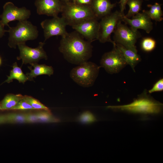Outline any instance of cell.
Returning a JSON list of instances; mask_svg holds the SVG:
<instances>
[{"mask_svg":"<svg viewBox=\"0 0 163 163\" xmlns=\"http://www.w3.org/2000/svg\"><path fill=\"white\" fill-rule=\"evenodd\" d=\"M6 32H8V30L4 29V27L2 25L0 21V38L3 37Z\"/></svg>","mask_w":163,"mask_h":163,"instance_id":"cell-32","label":"cell"},{"mask_svg":"<svg viewBox=\"0 0 163 163\" xmlns=\"http://www.w3.org/2000/svg\"><path fill=\"white\" fill-rule=\"evenodd\" d=\"M31 15L30 11L25 7L18 8L12 2L6 3L3 6V11L0 15V22L2 25L10 27L11 21L27 20Z\"/></svg>","mask_w":163,"mask_h":163,"instance_id":"cell-9","label":"cell"},{"mask_svg":"<svg viewBox=\"0 0 163 163\" xmlns=\"http://www.w3.org/2000/svg\"><path fill=\"white\" fill-rule=\"evenodd\" d=\"M2 62V60L1 57L0 56V66L1 65Z\"/></svg>","mask_w":163,"mask_h":163,"instance_id":"cell-34","label":"cell"},{"mask_svg":"<svg viewBox=\"0 0 163 163\" xmlns=\"http://www.w3.org/2000/svg\"><path fill=\"white\" fill-rule=\"evenodd\" d=\"M78 120L82 123L88 124L94 122L96 119L92 113L90 111H86L81 114Z\"/></svg>","mask_w":163,"mask_h":163,"instance_id":"cell-26","label":"cell"},{"mask_svg":"<svg viewBox=\"0 0 163 163\" xmlns=\"http://www.w3.org/2000/svg\"><path fill=\"white\" fill-rule=\"evenodd\" d=\"M24 97V96H23ZM34 109L31 105L23 98L11 110H26Z\"/></svg>","mask_w":163,"mask_h":163,"instance_id":"cell-27","label":"cell"},{"mask_svg":"<svg viewBox=\"0 0 163 163\" xmlns=\"http://www.w3.org/2000/svg\"><path fill=\"white\" fill-rule=\"evenodd\" d=\"M163 90V79L161 78L158 81L148 92L149 94L154 92L161 91Z\"/></svg>","mask_w":163,"mask_h":163,"instance_id":"cell-28","label":"cell"},{"mask_svg":"<svg viewBox=\"0 0 163 163\" xmlns=\"http://www.w3.org/2000/svg\"><path fill=\"white\" fill-rule=\"evenodd\" d=\"M116 5L112 3L110 0H92L90 6L98 19L111 13Z\"/></svg>","mask_w":163,"mask_h":163,"instance_id":"cell-15","label":"cell"},{"mask_svg":"<svg viewBox=\"0 0 163 163\" xmlns=\"http://www.w3.org/2000/svg\"><path fill=\"white\" fill-rule=\"evenodd\" d=\"M121 22L118 23L113 32V41L116 43L137 53L136 43L137 40L142 37L141 33L138 30H133Z\"/></svg>","mask_w":163,"mask_h":163,"instance_id":"cell-6","label":"cell"},{"mask_svg":"<svg viewBox=\"0 0 163 163\" xmlns=\"http://www.w3.org/2000/svg\"><path fill=\"white\" fill-rule=\"evenodd\" d=\"M24 98L33 107L34 109L48 110L49 109L41 103L39 101L29 96L25 95Z\"/></svg>","mask_w":163,"mask_h":163,"instance_id":"cell-25","label":"cell"},{"mask_svg":"<svg viewBox=\"0 0 163 163\" xmlns=\"http://www.w3.org/2000/svg\"><path fill=\"white\" fill-rule=\"evenodd\" d=\"M59 49L67 61L78 65L87 61L92 55L91 43L75 30L62 37Z\"/></svg>","mask_w":163,"mask_h":163,"instance_id":"cell-1","label":"cell"},{"mask_svg":"<svg viewBox=\"0 0 163 163\" xmlns=\"http://www.w3.org/2000/svg\"><path fill=\"white\" fill-rule=\"evenodd\" d=\"M143 0H128L126 5L129 8V10L125 16L130 18L139 13L141 10Z\"/></svg>","mask_w":163,"mask_h":163,"instance_id":"cell-22","label":"cell"},{"mask_svg":"<svg viewBox=\"0 0 163 163\" xmlns=\"http://www.w3.org/2000/svg\"><path fill=\"white\" fill-rule=\"evenodd\" d=\"M44 44V42H40L38 46L35 48L29 47L25 43L18 44L20 55L17 59L22 60V65L37 63L42 59L47 60L48 56L43 48Z\"/></svg>","mask_w":163,"mask_h":163,"instance_id":"cell-10","label":"cell"},{"mask_svg":"<svg viewBox=\"0 0 163 163\" xmlns=\"http://www.w3.org/2000/svg\"><path fill=\"white\" fill-rule=\"evenodd\" d=\"M8 45L15 49L20 44L36 39L38 36L37 27L27 20L18 21L15 27H9Z\"/></svg>","mask_w":163,"mask_h":163,"instance_id":"cell-3","label":"cell"},{"mask_svg":"<svg viewBox=\"0 0 163 163\" xmlns=\"http://www.w3.org/2000/svg\"><path fill=\"white\" fill-rule=\"evenodd\" d=\"M61 13L67 25L71 26L89 19H97L90 5H80L71 1L64 3Z\"/></svg>","mask_w":163,"mask_h":163,"instance_id":"cell-4","label":"cell"},{"mask_svg":"<svg viewBox=\"0 0 163 163\" xmlns=\"http://www.w3.org/2000/svg\"><path fill=\"white\" fill-rule=\"evenodd\" d=\"M63 3H66L70 2V0H60Z\"/></svg>","mask_w":163,"mask_h":163,"instance_id":"cell-33","label":"cell"},{"mask_svg":"<svg viewBox=\"0 0 163 163\" xmlns=\"http://www.w3.org/2000/svg\"></svg>","mask_w":163,"mask_h":163,"instance_id":"cell-37","label":"cell"},{"mask_svg":"<svg viewBox=\"0 0 163 163\" xmlns=\"http://www.w3.org/2000/svg\"><path fill=\"white\" fill-rule=\"evenodd\" d=\"M96 18L88 19L72 26V28L90 43L97 40L99 22Z\"/></svg>","mask_w":163,"mask_h":163,"instance_id":"cell-12","label":"cell"},{"mask_svg":"<svg viewBox=\"0 0 163 163\" xmlns=\"http://www.w3.org/2000/svg\"><path fill=\"white\" fill-rule=\"evenodd\" d=\"M34 4L38 14L53 17L61 12L64 5L60 0H36Z\"/></svg>","mask_w":163,"mask_h":163,"instance_id":"cell-14","label":"cell"},{"mask_svg":"<svg viewBox=\"0 0 163 163\" xmlns=\"http://www.w3.org/2000/svg\"><path fill=\"white\" fill-rule=\"evenodd\" d=\"M37 117L38 122L44 123H57L59 120L52 115L49 110L43 111L36 113Z\"/></svg>","mask_w":163,"mask_h":163,"instance_id":"cell-23","label":"cell"},{"mask_svg":"<svg viewBox=\"0 0 163 163\" xmlns=\"http://www.w3.org/2000/svg\"><path fill=\"white\" fill-rule=\"evenodd\" d=\"M161 5V4L157 2H155L153 5H147V7L150 8V9L145 10L151 20L158 22L163 20V13Z\"/></svg>","mask_w":163,"mask_h":163,"instance_id":"cell-20","label":"cell"},{"mask_svg":"<svg viewBox=\"0 0 163 163\" xmlns=\"http://www.w3.org/2000/svg\"><path fill=\"white\" fill-rule=\"evenodd\" d=\"M128 0H120V11L123 14H124V11L126 8V5Z\"/></svg>","mask_w":163,"mask_h":163,"instance_id":"cell-30","label":"cell"},{"mask_svg":"<svg viewBox=\"0 0 163 163\" xmlns=\"http://www.w3.org/2000/svg\"><path fill=\"white\" fill-rule=\"evenodd\" d=\"M24 114L25 123H34L38 122V119L36 113H28Z\"/></svg>","mask_w":163,"mask_h":163,"instance_id":"cell-29","label":"cell"},{"mask_svg":"<svg viewBox=\"0 0 163 163\" xmlns=\"http://www.w3.org/2000/svg\"><path fill=\"white\" fill-rule=\"evenodd\" d=\"M100 64V67L111 74L119 73L127 65L122 53L116 44L113 45L111 51L103 55Z\"/></svg>","mask_w":163,"mask_h":163,"instance_id":"cell-8","label":"cell"},{"mask_svg":"<svg viewBox=\"0 0 163 163\" xmlns=\"http://www.w3.org/2000/svg\"><path fill=\"white\" fill-rule=\"evenodd\" d=\"M156 42L155 40L150 37L144 38L141 43V46L143 50L146 52H150L155 48Z\"/></svg>","mask_w":163,"mask_h":163,"instance_id":"cell-24","label":"cell"},{"mask_svg":"<svg viewBox=\"0 0 163 163\" xmlns=\"http://www.w3.org/2000/svg\"><path fill=\"white\" fill-rule=\"evenodd\" d=\"M124 14L120 11L116 10L113 12L102 17L99 22V28L97 40L101 43L110 42L113 45L116 44L111 38L117 24L122 19Z\"/></svg>","mask_w":163,"mask_h":163,"instance_id":"cell-7","label":"cell"},{"mask_svg":"<svg viewBox=\"0 0 163 163\" xmlns=\"http://www.w3.org/2000/svg\"><path fill=\"white\" fill-rule=\"evenodd\" d=\"M40 24L43 30L44 42L52 37L61 36L63 37L68 33L66 30L67 24L62 17L56 16L45 20Z\"/></svg>","mask_w":163,"mask_h":163,"instance_id":"cell-11","label":"cell"},{"mask_svg":"<svg viewBox=\"0 0 163 163\" xmlns=\"http://www.w3.org/2000/svg\"><path fill=\"white\" fill-rule=\"evenodd\" d=\"M100 67L94 63L86 61L73 68L70 75L79 85L88 87L94 84L98 75Z\"/></svg>","mask_w":163,"mask_h":163,"instance_id":"cell-5","label":"cell"},{"mask_svg":"<svg viewBox=\"0 0 163 163\" xmlns=\"http://www.w3.org/2000/svg\"><path fill=\"white\" fill-rule=\"evenodd\" d=\"M163 104L153 98L145 89L131 103L125 105L111 106L108 108L144 114L158 113L162 110Z\"/></svg>","mask_w":163,"mask_h":163,"instance_id":"cell-2","label":"cell"},{"mask_svg":"<svg viewBox=\"0 0 163 163\" xmlns=\"http://www.w3.org/2000/svg\"><path fill=\"white\" fill-rule=\"evenodd\" d=\"M145 10L142 13H139L131 18L123 16L122 21L125 24L129 25L130 27L135 30L139 29H142L148 34L153 29V23Z\"/></svg>","mask_w":163,"mask_h":163,"instance_id":"cell-13","label":"cell"},{"mask_svg":"<svg viewBox=\"0 0 163 163\" xmlns=\"http://www.w3.org/2000/svg\"><path fill=\"white\" fill-rule=\"evenodd\" d=\"M23 96L21 94H7L0 102L2 110L11 109L23 98Z\"/></svg>","mask_w":163,"mask_h":163,"instance_id":"cell-19","label":"cell"},{"mask_svg":"<svg viewBox=\"0 0 163 163\" xmlns=\"http://www.w3.org/2000/svg\"><path fill=\"white\" fill-rule=\"evenodd\" d=\"M31 65L33 69L28 67L30 71L26 75L28 80L32 81L34 78L40 75H46L50 76L53 74V69L51 66L45 64H39L37 63H33Z\"/></svg>","mask_w":163,"mask_h":163,"instance_id":"cell-16","label":"cell"},{"mask_svg":"<svg viewBox=\"0 0 163 163\" xmlns=\"http://www.w3.org/2000/svg\"><path fill=\"white\" fill-rule=\"evenodd\" d=\"M14 79L17 80L19 83L23 84L28 80L26 75L23 73L21 68L18 66L16 62L13 64L12 69L10 71L9 75L3 83H9Z\"/></svg>","mask_w":163,"mask_h":163,"instance_id":"cell-18","label":"cell"},{"mask_svg":"<svg viewBox=\"0 0 163 163\" xmlns=\"http://www.w3.org/2000/svg\"><path fill=\"white\" fill-rule=\"evenodd\" d=\"M76 0H70V1H71V2H75Z\"/></svg>","mask_w":163,"mask_h":163,"instance_id":"cell-35","label":"cell"},{"mask_svg":"<svg viewBox=\"0 0 163 163\" xmlns=\"http://www.w3.org/2000/svg\"><path fill=\"white\" fill-rule=\"evenodd\" d=\"M92 0H76L74 3L80 5H90Z\"/></svg>","mask_w":163,"mask_h":163,"instance_id":"cell-31","label":"cell"},{"mask_svg":"<svg viewBox=\"0 0 163 163\" xmlns=\"http://www.w3.org/2000/svg\"><path fill=\"white\" fill-rule=\"evenodd\" d=\"M116 46L121 52L127 65L135 72V67L141 60L140 56L137 53L127 49L120 44L116 43Z\"/></svg>","mask_w":163,"mask_h":163,"instance_id":"cell-17","label":"cell"},{"mask_svg":"<svg viewBox=\"0 0 163 163\" xmlns=\"http://www.w3.org/2000/svg\"><path fill=\"white\" fill-rule=\"evenodd\" d=\"M0 110H2V108H1V105L0 103Z\"/></svg>","mask_w":163,"mask_h":163,"instance_id":"cell-36","label":"cell"},{"mask_svg":"<svg viewBox=\"0 0 163 163\" xmlns=\"http://www.w3.org/2000/svg\"><path fill=\"white\" fill-rule=\"evenodd\" d=\"M25 123L24 114L11 113L0 115V124Z\"/></svg>","mask_w":163,"mask_h":163,"instance_id":"cell-21","label":"cell"}]
</instances>
